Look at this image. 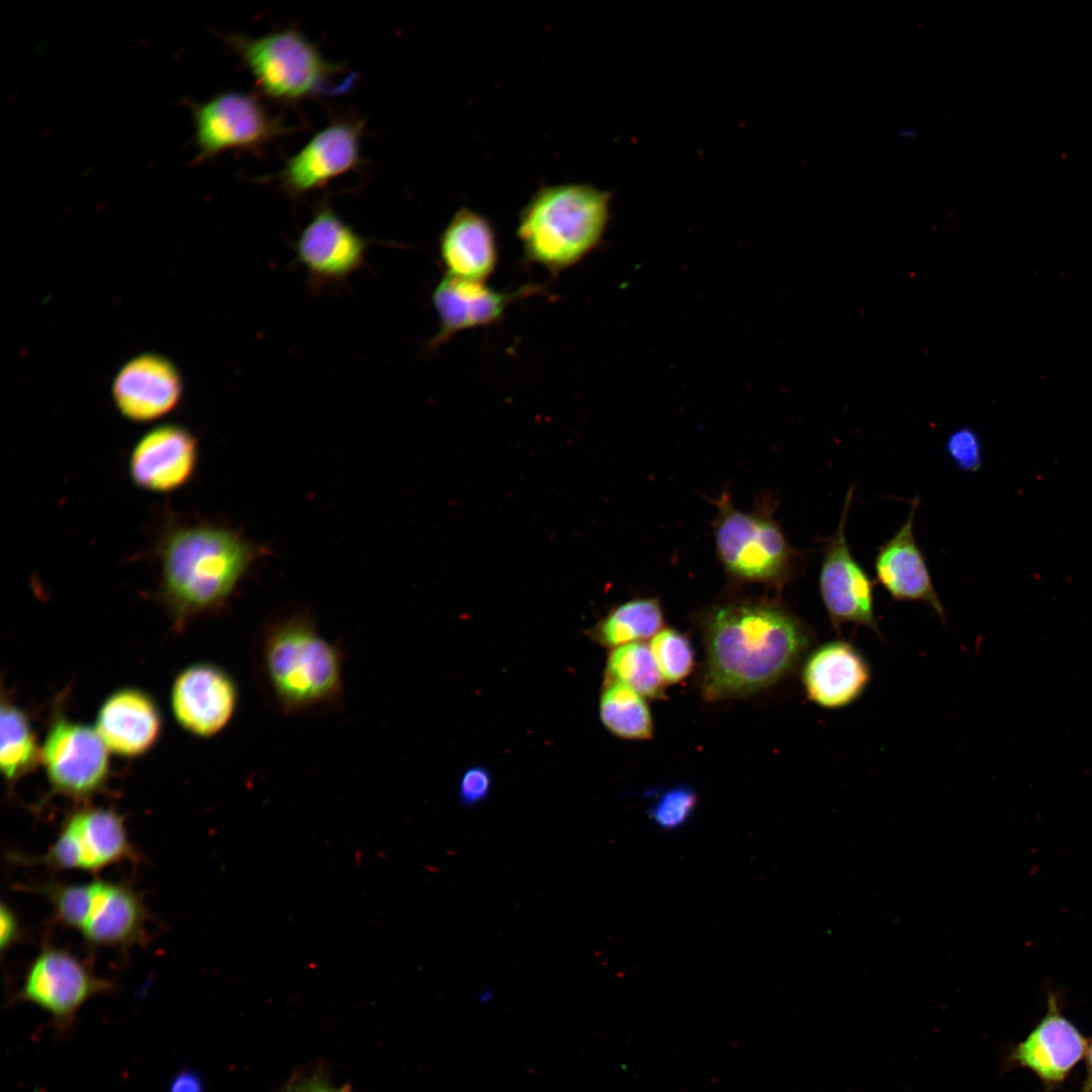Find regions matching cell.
Here are the masks:
<instances>
[{
	"mask_svg": "<svg viewBox=\"0 0 1092 1092\" xmlns=\"http://www.w3.org/2000/svg\"><path fill=\"white\" fill-rule=\"evenodd\" d=\"M705 643L703 696L739 698L788 675L812 643L809 628L787 608L740 601L714 606L701 619Z\"/></svg>",
	"mask_w": 1092,
	"mask_h": 1092,
	"instance_id": "6da1fadb",
	"label": "cell"
},
{
	"mask_svg": "<svg viewBox=\"0 0 1092 1092\" xmlns=\"http://www.w3.org/2000/svg\"><path fill=\"white\" fill-rule=\"evenodd\" d=\"M156 550L159 597L176 627L221 607L255 557L235 531L205 523L168 527Z\"/></svg>",
	"mask_w": 1092,
	"mask_h": 1092,
	"instance_id": "7a4b0ae2",
	"label": "cell"
},
{
	"mask_svg": "<svg viewBox=\"0 0 1092 1092\" xmlns=\"http://www.w3.org/2000/svg\"><path fill=\"white\" fill-rule=\"evenodd\" d=\"M344 654L313 620L293 614L264 627L256 647L261 687L284 715H300L343 699Z\"/></svg>",
	"mask_w": 1092,
	"mask_h": 1092,
	"instance_id": "3957f363",
	"label": "cell"
},
{
	"mask_svg": "<svg viewBox=\"0 0 1092 1092\" xmlns=\"http://www.w3.org/2000/svg\"><path fill=\"white\" fill-rule=\"evenodd\" d=\"M610 203V192L589 184L540 187L519 215L517 236L527 261L552 274L577 264L600 244Z\"/></svg>",
	"mask_w": 1092,
	"mask_h": 1092,
	"instance_id": "277c9868",
	"label": "cell"
},
{
	"mask_svg": "<svg viewBox=\"0 0 1092 1092\" xmlns=\"http://www.w3.org/2000/svg\"><path fill=\"white\" fill-rule=\"evenodd\" d=\"M224 40L252 75L260 94L273 102L295 105L351 87L337 83L345 66L326 59L315 42L295 27L259 36L232 33Z\"/></svg>",
	"mask_w": 1092,
	"mask_h": 1092,
	"instance_id": "5b68a950",
	"label": "cell"
},
{
	"mask_svg": "<svg viewBox=\"0 0 1092 1092\" xmlns=\"http://www.w3.org/2000/svg\"><path fill=\"white\" fill-rule=\"evenodd\" d=\"M714 523L718 558L737 581L782 586L795 573L800 553L767 512L736 509L728 493L717 500Z\"/></svg>",
	"mask_w": 1092,
	"mask_h": 1092,
	"instance_id": "8992f818",
	"label": "cell"
},
{
	"mask_svg": "<svg viewBox=\"0 0 1092 1092\" xmlns=\"http://www.w3.org/2000/svg\"><path fill=\"white\" fill-rule=\"evenodd\" d=\"M187 105L194 123L196 163L226 151L260 154L268 144L292 130L251 92L222 91Z\"/></svg>",
	"mask_w": 1092,
	"mask_h": 1092,
	"instance_id": "52a82bcc",
	"label": "cell"
},
{
	"mask_svg": "<svg viewBox=\"0 0 1092 1092\" xmlns=\"http://www.w3.org/2000/svg\"><path fill=\"white\" fill-rule=\"evenodd\" d=\"M22 862L40 864L54 872L82 871L98 874L113 864L140 861L123 817L114 809L84 805L61 824L55 840L39 856L14 855Z\"/></svg>",
	"mask_w": 1092,
	"mask_h": 1092,
	"instance_id": "ba28073f",
	"label": "cell"
},
{
	"mask_svg": "<svg viewBox=\"0 0 1092 1092\" xmlns=\"http://www.w3.org/2000/svg\"><path fill=\"white\" fill-rule=\"evenodd\" d=\"M113 989V982L98 976L74 953L46 944L26 969L16 1000L47 1012L56 1031L65 1033L74 1027L85 1003Z\"/></svg>",
	"mask_w": 1092,
	"mask_h": 1092,
	"instance_id": "9c48e42d",
	"label": "cell"
},
{
	"mask_svg": "<svg viewBox=\"0 0 1092 1092\" xmlns=\"http://www.w3.org/2000/svg\"><path fill=\"white\" fill-rule=\"evenodd\" d=\"M109 749L96 729L56 714L41 745V764L54 794L77 802L102 792Z\"/></svg>",
	"mask_w": 1092,
	"mask_h": 1092,
	"instance_id": "30bf717a",
	"label": "cell"
},
{
	"mask_svg": "<svg viewBox=\"0 0 1092 1092\" xmlns=\"http://www.w3.org/2000/svg\"><path fill=\"white\" fill-rule=\"evenodd\" d=\"M855 486L848 488L835 532L824 539L819 571V594L832 628L863 626L882 637L875 614L874 581L853 557L845 535Z\"/></svg>",
	"mask_w": 1092,
	"mask_h": 1092,
	"instance_id": "8fae6325",
	"label": "cell"
},
{
	"mask_svg": "<svg viewBox=\"0 0 1092 1092\" xmlns=\"http://www.w3.org/2000/svg\"><path fill=\"white\" fill-rule=\"evenodd\" d=\"M365 121L355 115L333 118L318 129L277 173L279 186L290 199L326 187L358 169L363 162L361 140Z\"/></svg>",
	"mask_w": 1092,
	"mask_h": 1092,
	"instance_id": "7c38bea8",
	"label": "cell"
},
{
	"mask_svg": "<svg viewBox=\"0 0 1092 1092\" xmlns=\"http://www.w3.org/2000/svg\"><path fill=\"white\" fill-rule=\"evenodd\" d=\"M369 244L329 203L322 202L293 248L297 262L307 272L310 289L316 293L346 283L361 269Z\"/></svg>",
	"mask_w": 1092,
	"mask_h": 1092,
	"instance_id": "4fadbf2b",
	"label": "cell"
},
{
	"mask_svg": "<svg viewBox=\"0 0 1092 1092\" xmlns=\"http://www.w3.org/2000/svg\"><path fill=\"white\" fill-rule=\"evenodd\" d=\"M171 708L178 724L190 734L210 738L235 716L239 689L220 666L198 662L181 670L171 688Z\"/></svg>",
	"mask_w": 1092,
	"mask_h": 1092,
	"instance_id": "5bb4252c",
	"label": "cell"
},
{
	"mask_svg": "<svg viewBox=\"0 0 1092 1092\" xmlns=\"http://www.w3.org/2000/svg\"><path fill=\"white\" fill-rule=\"evenodd\" d=\"M1045 1015L1024 1040L1012 1046L1005 1067L1032 1071L1048 1090L1058 1088L1086 1056L1088 1041L1061 1011L1060 996L1048 991Z\"/></svg>",
	"mask_w": 1092,
	"mask_h": 1092,
	"instance_id": "9a60e30c",
	"label": "cell"
},
{
	"mask_svg": "<svg viewBox=\"0 0 1092 1092\" xmlns=\"http://www.w3.org/2000/svg\"><path fill=\"white\" fill-rule=\"evenodd\" d=\"M197 458V441L191 432L177 424H164L138 440L128 459V472L138 487L168 493L193 477Z\"/></svg>",
	"mask_w": 1092,
	"mask_h": 1092,
	"instance_id": "2e32d148",
	"label": "cell"
},
{
	"mask_svg": "<svg viewBox=\"0 0 1092 1092\" xmlns=\"http://www.w3.org/2000/svg\"><path fill=\"white\" fill-rule=\"evenodd\" d=\"M182 379L176 366L154 353L139 355L125 363L114 377L113 401L129 421H156L172 412L182 396Z\"/></svg>",
	"mask_w": 1092,
	"mask_h": 1092,
	"instance_id": "e0dca14e",
	"label": "cell"
},
{
	"mask_svg": "<svg viewBox=\"0 0 1092 1092\" xmlns=\"http://www.w3.org/2000/svg\"><path fill=\"white\" fill-rule=\"evenodd\" d=\"M871 666L851 642L835 639L812 650L802 666L801 679L808 699L835 710L857 701L871 681Z\"/></svg>",
	"mask_w": 1092,
	"mask_h": 1092,
	"instance_id": "ac0fdd59",
	"label": "cell"
},
{
	"mask_svg": "<svg viewBox=\"0 0 1092 1092\" xmlns=\"http://www.w3.org/2000/svg\"><path fill=\"white\" fill-rule=\"evenodd\" d=\"M919 503L916 496L898 531L879 547L874 561L876 577L894 601L923 603L944 621V607L914 535Z\"/></svg>",
	"mask_w": 1092,
	"mask_h": 1092,
	"instance_id": "d6986e66",
	"label": "cell"
},
{
	"mask_svg": "<svg viewBox=\"0 0 1092 1092\" xmlns=\"http://www.w3.org/2000/svg\"><path fill=\"white\" fill-rule=\"evenodd\" d=\"M535 290V286H524L506 292L492 289L483 282L444 276L432 293L439 330L431 339L429 349L439 348L459 332L499 322L513 300Z\"/></svg>",
	"mask_w": 1092,
	"mask_h": 1092,
	"instance_id": "ffe728a7",
	"label": "cell"
},
{
	"mask_svg": "<svg viewBox=\"0 0 1092 1092\" xmlns=\"http://www.w3.org/2000/svg\"><path fill=\"white\" fill-rule=\"evenodd\" d=\"M149 913L129 883L93 880V898L79 932L91 947L126 949L147 939Z\"/></svg>",
	"mask_w": 1092,
	"mask_h": 1092,
	"instance_id": "44dd1931",
	"label": "cell"
},
{
	"mask_svg": "<svg viewBox=\"0 0 1092 1092\" xmlns=\"http://www.w3.org/2000/svg\"><path fill=\"white\" fill-rule=\"evenodd\" d=\"M162 715L146 692L125 688L109 695L98 710L95 729L109 751L123 757L148 752L162 731Z\"/></svg>",
	"mask_w": 1092,
	"mask_h": 1092,
	"instance_id": "7402d4cb",
	"label": "cell"
},
{
	"mask_svg": "<svg viewBox=\"0 0 1092 1092\" xmlns=\"http://www.w3.org/2000/svg\"><path fill=\"white\" fill-rule=\"evenodd\" d=\"M439 254L446 275L485 283L498 258L491 222L475 210L460 208L440 236Z\"/></svg>",
	"mask_w": 1092,
	"mask_h": 1092,
	"instance_id": "603a6c76",
	"label": "cell"
},
{
	"mask_svg": "<svg viewBox=\"0 0 1092 1092\" xmlns=\"http://www.w3.org/2000/svg\"><path fill=\"white\" fill-rule=\"evenodd\" d=\"M662 625L663 611L659 601L637 598L613 608L587 633L598 644L616 648L653 637Z\"/></svg>",
	"mask_w": 1092,
	"mask_h": 1092,
	"instance_id": "cb8c5ba5",
	"label": "cell"
},
{
	"mask_svg": "<svg viewBox=\"0 0 1092 1092\" xmlns=\"http://www.w3.org/2000/svg\"><path fill=\"white\" fill-rule=\"evenodd\" d=\"M0 726V769L12 786L41 763V746L27 714L9 701L2 700Z\"/></svg>",
	"mask_w": 1092,
	"mask_h": 1092,
	"instance_id": "d4e9b609",
	"label": "cell"
},
{
	"mask_svg": "<svg viewBox=\"0 0 1092 1092\" xmlns=\"http://www.w3.org/2000/svg\"><path fill=\"white\" fill-rule=\"evenodd\" d=\"M603 725L615 736L645 740L653 734V721L644 697L619 682H604L599 704Z\"/></svg>",
	"mask_w": 1092,
	"mask_h": 1092,
	"instance_id": "484cf974",
	"label": "cell"
},
{
	"mask_svg": "<svg viewBox=\"0 0 1092 1092\" xmlns=\"http://www.w3.org/2000/svg\"><path fill=\"white\" fill-rule=\"evenodd\" d=\"M604 682L625 685L648 699L664 696L663 680L648 645L633 642L613 648L605 670Z\"/></svg>",
	"mask_w": 1092,
	"mask_h": 1092,
	"instance_id": "4316f807",
	"label": "cell"
},
{
	"mask_svg": "<svg viewBox=\"0 0 1092 1092\" xmlns=\"http://www.w3.org/2000/svg\"><path fill=\"white\" fill-rule=\"evenodd\" d=\"M48 899L57 924L81 931L93 898V880L85 883L48 882L26 887Z\"/></svg>",
	"mask_w": 1092,
	"mask_h": 1092,
	"instance_id": "83f0119b",
	"label": "cell"
},
{
	"mask_svg": "<svg viewBox=\"0 0 1092 1092\" xmlns=\"http://www.w3.org/2000/svg\"><path fill=\"white\" fill-rule=\"evenodd\" d=\"M649 648L666 684H676L692 672L695 652L686 634L664 628L652 637Z\"/></svg>",
	"mask_w": 1092,
	"mask_h": 1092,
	"instance_id": "f1b7e54d",
	"label": "cell"
},
{
	"mask_svg": "<svg viewBox=\"0 0 1092 1092\" xmlns=\"http://www.w3.org/2000/svg\"><path fill=\"white\" fill-rule=\"evenodd\" d=\"M652 795L654 801L648 807L647 814L664 832L675 831L685 826L694 815L699 802L697 792L688 785L654 791Z\"/></svg>",
	"mask_w": 1092,
	"mask_h": 1092,
	"instance_id": "f546056e",
	"label": "cell"
},
{
	"mask_svg": "<svg viewBox=\"0 0 1092 1092\" xmlns=\"http://www.w3.org/2000/svg\"><path fill=\"white\" fill-rule=\"evenodd\" d=\"M946 452L964 471H976L982 462L981 443L976 432L961 428L952 432L946 441Z\"/></svg>",
	"mask_w": 1092,
	"mask_h": 1092,
	"instance_id": "4dcf8cb0",
	"label": "cell"
},
{
	"mask_svg": "<svg viewBox=\"0 0 1092 1092\" xmlns=\"http://www.w3.org/2000/svg\"><path fill=\"white\" fill-rule=\"evenodd\" d=\"M491 789L492 778L488 769L480 765L470 766L460 778L458 801L464 808H474L488 798Z\"/></svg>",
	"mask_w": 1092,
	"mask_h": 1092,
	"instance_id": "1f68e13d",
	"label": "cell"
},
{
	"mask_svg": "<svg viewBox=\"0 0 1092 1092\" xmlns=\"http://www.w3.org/2000/svg\"><path fill=\"white\" fill-rule=\"evenodd\" d=\"M282 1092H353L349 1085L335 1084L324 1068L301 1070L291 1076Z\"/></svg>",
	"mask_w": 1092,
	"mask_h": 1092,
	"instance_id": "d6a6232c",
	"label": "cell"
},
{
	"mask_svg": "<svg viewBox=\"0 0 1092 1092\" xmlns=\"http://www.w3.org/2000/svg\"><path fill=\"white\" fill-rule=\"evenodd\" d=\"M0 921V947L4 956L11 947L23 940L24 931L16 912L4 901L1 903Z\"/></svg>",
	"mask_w": 1092,
	"mask_h": 1092,
	"instance_id": "836d02e7",
	"label": "cell"
},
{
	"mask_svg": "<svg viewBox=\"0 0 1092 1092\" xmlns=\"http://www.w3.org/2000/svg\"><path fill=\"white\" fill-rule=\"evenodd\" d=\"M169 1092H202V1083L194 1073L183 1071L172 1081Z\"/></svg>",
	"mask_w": 1092,
	"mask_h": 1092,
	"instance_id": "e575fe53",
	"label": "cell"
},
{
	"mask_svg": "<svg viewBox=\"0 0 1092 1092\" xmlns=\"http://www.w3.org/2000/svg\"><path fill=\"white\" fill-rule=\"evenodd\" d=\"M1079 1092H1092V1041L1086 1052V1077Z\"/></svg>",
	"mask_w": 1092,
	"mask_h": 1092,
	"instance_id": "d590c367",
	"label": "cell"
}]
</instances>
